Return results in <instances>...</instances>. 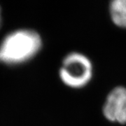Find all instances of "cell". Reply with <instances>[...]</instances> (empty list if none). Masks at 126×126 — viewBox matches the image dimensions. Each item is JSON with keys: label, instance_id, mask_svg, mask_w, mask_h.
<instances>
[{"label": "cell", "instance_id": "obj_1", "mask_svg": "<svg viewBox=\"0 0 126 126\" xmlns=\"http://www.w3.org/2000/svg\"><path fill=\"white\" fill-rule=\"evenodd\" d=\"M42 47L41 37L32 30L10 33L0 44V63L16 65L27 62L38 54Z\"/></svg>", "mask_w": 126, "mask_h": 126}, {"label": "cell", "instance_id": "obj_2", "mask_svg": "<svg viewBox=\"0 0 126 126\" xmlns=\"http://www.w3.org/2000/svg\"><path fill=\"white\" fill-rule=\"evenodd\" d=\"M94 67L90 59L85 54L73 51L63 60L59 70V77L64 85L72 89L79 90L90 83Z\"/></svg>", "mask_w": 126, "mask_h": 126}, {"label": "cell", "instance_id": "obj_3", "mask_svg": "<svg viewBox=\"0 0 126 126\" xmlns=\"http://www.w3.org/2000/svg\"><path fill=\"white\" fill-rule=\"evenodd\" d=\"M102 114L108 121L126 124V87L118 86L109 92L102 106Z\"/></svg>", "mask_w": 126, "mask_h": 126}, {"label": "cell", "instance_id": "obj_4", "mask_svg": "<svg viewBox=\"0 0 126 126\" xmlns=\"http://www.w3.org/2000/svg\"><path fill=\"white\" fill-rule=\"evenodd\" d=\"M109 14L116 27L126 30V0H113L109 5Z\"/></svg>", "mask_w": 126, "mask_h": 126}, {"label": "cell", "instance_id": "obj_5", "mask_svg": "<svg viewBox=\"0 0 126 126\" xmlns=\"http://www.w3.org/2000/svg\"><path fill=\"white\" fill-rule=\"evenodd\" d=\"M1 9H0V25H1Z\"/></svg>", "mask_w": 126, "mask_h": 126}]
</instances>
